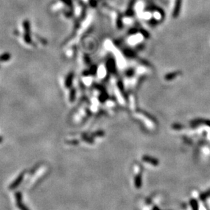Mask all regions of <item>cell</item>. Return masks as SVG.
I'll use <instances>...</instances> for the list:
<instances>
[{"mask_svg":"<svg viewBox=\"0 0 210 210\" xmlns=\"http://www.w3.org/2000/svg\"><path fill=\"white\" fill-rule=\"evenodd\" d=\"M24 29H25V35H24V40L26 43L30 44L32 42L30 34V25L28 21H25L23 23Z\"/></svg>","mask_w":210,"mask_h":210,"instance_id":"cell-1","label":"cell"},{"mask_svg":"<svg viewBox=\"0 0 210 210\" xmlns=\"http://www.w3.org/2000/svg\"><path fill=\"white\" fill-rule=\"evenodd\" d=\"M16 196V205H17L18 207L19 208L20 210H29L27 209V207L25 205H23L22 203V195L21 193L20 192H17L15 194Z\"/></svg>","mask_w":210,"mask_h":210,"instance_id":"cell-2","label":"cell"},{"mask_svg":"<svg viewBox=\"0 0 210 210\" xmlns=\"http://www.w3.org/2000/svg\"><path fill=\"white\" fill-rule=\"evenodd\" d=\"M24 175H25V173H22L21 174H20L19 176H18V177L16 179L15 181H14L13 183H12L10 184V186H9V189L13 190V189H15L16 188H17L18 186L21 184L22 181H23V180L24 178Z\"/></svg>","mask_w":210,"mask_h":210,"instance_id":"cell-3","label":"cell"},{"mask_svg":"<svg viewBox=\"0 0 210 210\" xmlns=\"http://www.w3.org/2000/svg\"><path fill=\"white\" fill-rule=\"evenodd\" d=\"M143 160H145V162H147V163H150L151 164H152L153 165H158V162L157 161V160H155V159H153V158H149V157H143Z\"/></svg>","mask_w":210,"mask_h":210,"instance_id":"cell-4","label":"cell"},{"mask_svg":"<svg viewBox=\"0 0 210 210\" xmlns=\"http://www.w3.org/2000/svg\"><path fill=\"white\" fill-rule=\"evenodd\" d=\"M10 59V55L9 53H4L0 55V62H6Z\"/></svg>","mask_w":210,"mask_h":210,"instance_id":"cell-5","label":"cell"},{"mask_svg":"<svg viewBox=\"0 0 210 210\" xmlns=\"http://www.w3.org/2000/svg\"><path fill=\"white\" fill-rule=\"evenodd\" d=\"M135 185L136 186H137V188H139L141 187V177L140 176H138L137 177H136L135 179Z\"/></svg>","mask_w":210,"mask_h":210,"instance_id":"cell-6","label":"cell"},{"mask_svg":"<svg viewBox=\"0 0 210 210\" xmlns=\"http://www.w3.org/2000/svg\"><path fill=\"white\" fill-rule=\"evenodd\" d=\"M2 141H3V139H2V138L0 137V142H1Z\"/></svg>","mask_w":210,"mask_h":210,"instance_id":"cell-7","label":"cell"}]
</instances>
